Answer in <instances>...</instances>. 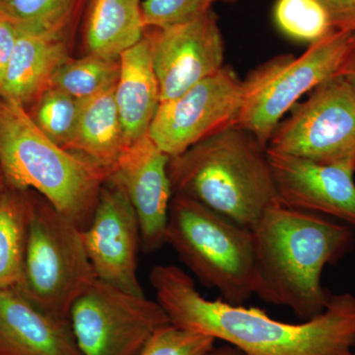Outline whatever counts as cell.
<instances>
[{"label": "cell", "instance_id": "obj_1", "mask_svg": "<svg viewBox=\"0 0 355 355\" xmlns=\"http://www.w3.org/2000/svg\"><path fill=\"white\" fill-rule=\"evenodd\" d=\"M149 280L170 323L233 345L244 355L354 354L355 296L349 292L331 295L319 316L291 324L257 307L203 297L176 266H154Z\"/></svg>", "mask_w": 355, "mask_h": 355}, {"label": "cell", "instance_id": "obj_2", "mask_svg": "<svg viewBox=\"0 0 355 355\" xmlns=\"http://www.w3.org/2000/svg\"><path fill=\"white\" fill-rule=\"evenodd\" d=\"M256 256L254 294L289 308L302 321L319 316L331 294L322 284L328 265L354 244L347 224L277 202L252 228Z\"/></svg>", "mask_w": 355, "mask_h": 355}, {"label": "cell", "instance_id": "obj_3", "mask_svg": "<svg viewBox=\"0 0 355 355\" xmlns=\"http://www.w3.org/2000/svg\"><path fill=\"white\" fill-rule=\"evenodd\" d=\"M173 196L200 202L252 229L279 202L266 148L232 125L170 158Z\"/></svg>", "mask_w": 355, "mask_h": 355}, {"label": "cell", "instance_id": "obj_4", "mask_svg": "<svg viewBox=\"0 0 355 355\" xmlns=\"http://www.w3.org/2000/svg\"><path fill=\"white\" fill-rule=\"evenodd\" d=\"M0 168L18 191H38L84 230L109 171L49 139L17 103L0 99Z\"/></svg>", "mask_w": 355, "mask_h": 355}, {"label": "cell", "instance_id": "obj_5", "mask_svg": "<svg viewBox=\"0 0 355 355\" xmlns=\"http://www.w3.org/2000/svg\"><path fill=\"white\" fill-rule=\"evenodd\" d=\"M165 241L203 286L220 292L222 300L243 305L254 295L252 229L191 198L173 196Z\"/></svg>", "mask_w": 355, "mask_h": 355}, {"label": "cell", "instance_id": "obj_6", "mask_svg": "<svg viewBox=\"0 0 355 355\" xmlns=\"http://www.w3.org/2000/svg\"><path fill=\"white\" fill-rule=\"evenodd\" d=\"M355 48V32L333 31L310 44L300 55L270 58L243 80L237 127L253 135L263 146L303 95L333 77L342 76Z\"/></svg>", "mask_w": 355, "mask_h": 355}, {"label": "cell", "instance_id": "obj_7", "mask_svg": "<svg viewBox=\"0 0 355 355\" xmlns=\"http://www.w3.org/2000/svg\"><path fill=\"white\" fill-rule=\"evenodd\" d=\"M97 279L81 229L44 198H31L24 270L16 291L40 309L69 320L77 298Z\"/></svg>", "mask_w": 355, "mask_h": 355}, {"label": "cell", "instance_id": "obj_8", "mask_svg": "<svg viewBox=\"0 0 355 355\" xmlns=\"http://www.w3.org/2000/svg\"><path fill=\"white\" fill-rule=\"evenodd\" d=\"M268 150L355 171V93L342 76L318 86L275 128Z\"/></svg>", "mask_w": 355, "mask_h": 355}, {"label": "cell", "instance_id": "obj_9", "mask_svg": "<svg viewBox=\"0 0 355 355\" xmlns=\"http://www.w3.org/2000/svg\"><path fill=\"white\" fill-rule=\"evenodd\" d=\"M69 323L81 355H139L169 318L156 300L96 279L76 299Z\"/></svg>", "mask_w": 355, "mask_h": 355}, {"label": "cell", "instance_id": "obj_10", "mask_svg": "<svg viewBox=\"0 0 355 355\" xmlns=\"http://www.w3.org/2000/svg\"><path fill=\"white\" fill-rule=\"evenodd\" d=\"M243 98V80L229 65L174 99L161 102L148 137L170 157L202 140L236 125Z\"/></svg>", "mask_w": 355, "mask_h": 355}, {"label": "cell", "instance_id": "obj_11", "mask_svg": "<svg viewBox=\"0 0 355 355\" xmlns=\"http://www.w3.org/2000/svg\"><path fill=\"white\" fill-rule=\"evenodd\" d=\"M81 235L98 279L133 295H146L137 277L139 219L120 186L106 180L92 220Z\"/></svg>", "mask_w": 355, "mask_h": 355}, {"label": "cell", "instance_id": "obj_12", "mask_svg": "<svg viewBox=\"0 0 355 355\" xmlns=\"http://www.w3.org/2000/svg\"><path fill=\"white\" fill-rule=\"evenodd\" d=\"M148 30L161 102L179 97L224 67L225 42L214 9L189 22Z\"/></svg>", "mask_w": 355, "mask_h": 355}, {"label": "cell", "instance_id": "obj_13", "mask_svg": "<svg viewBox=\"0 0 355 355\" xmlns=\"http://www.w3.org/2000/svg\"><path fill=\"white\" fill-rule=\"evenodd\" d=\"M170 158L146 135L125 148L107 178L123 189L132 203L146 254H153L166 244L173 198L168 172Z\"/></svg>", "mask_w": 355, "mask_h": 355}, {"label": "cell", "instance_id": "obj_14", "mask_svg": "<svg viewBox=\"0 0 355 355\" xmlns=\"http://www.w3.org/2000/svg\"><path fill=\"white\" fill-rule=\"evenodd\" d=\"M277 197L291 209L333 217L355 228V171L266 149Z\"/></svg>", "mask_w": 355, "mask_h": 355}, {"label": "cell", "instance_id": "obj_15", "mask_svg": "<svg viewBox=\"0 0 355 355\" xmlns=\"http://www.w3.org/2000/svg\"><path fill=\"white\" fill-rule=\"evenodd\" d=\"M0 355H81L69 320L40 309L16 289H0Z\"/></svg>", "mask_w": 355, "mask_h": 355}, {"label": "cell", "instance_id": "obj_16", "mask_svg": "<svg viewBox=\"0 0 355 355\" xmlns=\"http://www.w3.org/2000/svg\"><path fill=\"white\" fill-rule=\"evenodd\" d=\"M19 27L12 57L0 85V99L25 107L50 87L55 72L69 58V50L67 40Z\"/></svg>", "mask_w": 355, "mask_h": 355}, {"label": "cell", "instance_id": "obj_17", "mask_svg": "<svg viewBox=\"0 0 355 355\" xmlns=\"http://www.w3.org/2000/svg\"><path fill=\"white\" fill-rule=\"evenodd\" d=\"M114 97L128 146L148 135L161 103L148 29L139 43L121 53Z\"/></svg>", "mask_w": 355, "mask_h": 355}, {"label": "cell", "instance_id": "obj_18", "mask_svg": "<svg viewBox=\"0 0 355 355\" xmlns=\"http://www.w3.org/2000/svg\"><path fill=\"white\" fill-rule=\"evenodd\" d=\"M114 90L107 89L81 101L76 132L67 148L109 172L128 147Z\"/></svg>", "mask_w": 355, "mask_h": 355}, {"label": "cell", "instance_id": "obj_19", "mask_svg": "<svg viewBox=\"0 0 355 355\" xmlns=\"http://www.w3.org/2000/svg\"><path fill=\"white\" fill-rule=\"evenodd\" d=\"M146 30L141 0H89L84 25L89 55L119 60Z\"/></svg>", "mask_w": 355, "mask_h": 355}, {"label": "cell", "instance_id": "obj_20", "mask_svg": "<svg viewBox=\"0 0 355 355\" xmlns=\"http://www.w3.org/2000/svg\"><path fill=\"white\" fill-rule=\"evenodd\" d=\"M31 198L3 193L0 198V289L15 288L24 270Z\"/></svg>", "mask_w": 355, "mask_h": 355}, {"label": "cell", "instance_id": "obj_21", "mask_svg": "<svg viewBox=\"0 0 355 355\" xmlns=\"http://www.w3.org/2000/svg\"><path fill=\"white\" fill-rule=\"evenodd\" d=\"M89 0H0V10L22 27L69 40Z\"/></svg>", "mask_w": 355, "mask_h": 355}, {"label": "cell", "instance_id": "obj_22", "mask_svg": "<svg viewBox=\"0 0 355 355\" xmlns=\"http://www.w3.org/2000/svg\"><path fill=\"white\" fill-rule=\"evenodd\" d=\"M119 74L120 60H110L88 53L77 60L67 58L51 79L50 87L83 101L116 87Z\"/></svg>", "mask_w": 355, "mask_h": 355}, {"label": "cell", "instance_id": "obj_23", "mask_svg": "<svg viewBox=\"0 0 355 355\" xmlns=\"http://www.w3.org/2000/svg\"><path fill=\"white\" fill-rule=\"evenodd\" d=\"M272 18L284 36L309 46L334 31L328 14L318 0H277Z\"/></svg>", "mask_w": 355, "mask_h": 355}, {"label": "cell", "instance_id": "obj_24", "mask_svg": "<svg viewBox=\"0 0 355 355\" xmlns=\"http://www.w3.org/2000/svg\"><path fill=\"white\" fill-rule=\"evenodd\" d=\"M80 104V100L49 87L34 102L30 116L49 139L67 149L76 132Z\"/></svg>", "mask_w": 355, "mask_h": 355}, {"label": "cell", "instance_id": "obj_25", "mask_svg": "<svg viewBox=\"0 0 355 355\" xmlns=\"http://www.w3.org/2000/svg\"><path fill=\"white\" fill-rule=\"evenodd\" d=\"M237 0H144L142 18L146 29H162L189 22L211 10L217 2L234 3Z\"/></svg>", "mask_w": 355, "mask_h": 355}, {"label": "cell", "instance_id": "obj_26", "mask_svg": "<svg viewBox=\"0 0 355 355\" xmlns=\"http://www.w3.org/2000/svg\"><path fill=\"white\" fill-rule=\"evenodd\" d=\"M216 342L211 336L170 323L149 338L139 355H205Z\"/></svg>", "mask_w": 355, "mask_h": 355}, {"label": "cell", "instance_id": "obj_27", "mask_svg": "<svg viewBox=\"0 0 355 355\" xmlns=\"http://www.w3.org/2000/svg\"><path fill=\"white\" fill-rule=\"evenodd\" d=\"M324 7L334 31L355 32V0H318Z\"/></svg>", "mask_w": 355, "mask_h": 355}, {"label": "cell", "instance_id": "obj_28", "mask_svg": "<svg viewBox=\"0 0 355 355\" xmlns=\"http://www.w3.org/2000/svg\"><path fill=\"white\" fill-rule=\"evenodd\" d=\"M19 30L18 23L0 10V85L9 60L12 57Z\"/></svg>", "mask_w": 355, "mask_h": 355}, {"label": "cell", "instance_id": "obj_29", "mask_svg": "<svg viewBox=\"0 0 355 355\" xmlns=\"http://www.w3.org/2000/svg\"><path fill=\"white\" fill-rule=\"evenodd\" d=\"M342 76L347 81L355 93V48L343 69Z\"/></svg>", "mask_w": 355, "mask_h": 355}, {"label": "cell", "instance_id": "obj_30", "mask_svg": "<svg viewBox=\"0 0 355 355\" xmlns=\"http://www.w3.org/2000/svg\"><path fill=\"white\" fill-rule=\"evenodd\" d=\"M205 355H244L239 349H236L233 345L224 343L223 345L216 347L214 345L209 352Z\"/></svg>", "mask_w": 355, "mask_h": 355}, {"label": "cell", "instance_id": "obj_31", "mask_svg": "<svg viewBox=\"0 0 355 355\" xmlns=\"http://www.w3.org/2000/svg\"><path fill=\"white\" fill-rule=\"evenodd\" d=\"M3 188H4V183H3V178H2L1 175H0V198H2V196H3Z\"/></svg>", "mask_w": 355, "mask_h": 355}, {"label": "cell", "instance_id": "obj_32", "mask_svg": "<svg viewBox=\"0 0 355 355\" xmlns=\"http://www.w3.org/2000/svg\"><path fill=\"white\" fill-rule=\"evenodd\" d=\"M352 355H355V352H354V354H352Z\"/></svg>", "mask_w": 355, "mask_h": 355}]
</instances>
